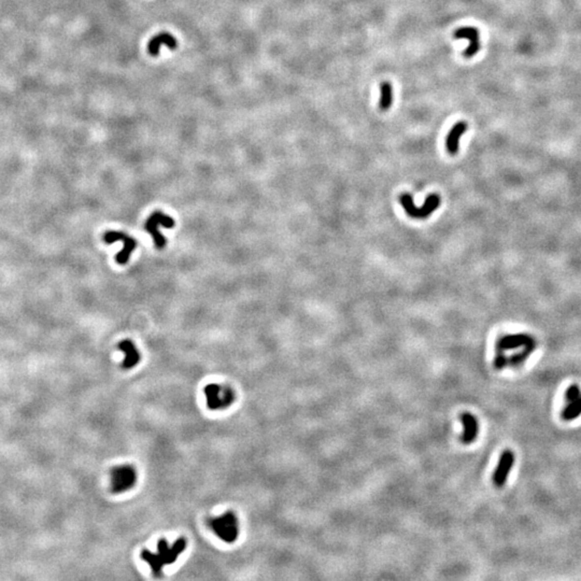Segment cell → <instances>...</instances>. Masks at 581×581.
<instances>
[{"label": "cell", "mask_w": 581, "mask_h": 581, "mask_svg": "<svg viewBox=\"0 0 581 581\" xmlns=\"http://www.w3.org/2000/svg\"><path fill=\"white\" fill-rule=\"evenodd\" d=\"M393 85L388 81H383L380 84V101L379 107L381 111H387L393 104Z\"/></svg>", "instance_id": "15"}, {"label": "cell", "mask_w": 581, "mask_h": 581, "mask_svg": "<svg viewBox=\"0 0 581 581\" xmlns=\"http://www.w3.org/2000/svg\"><path fill=\"white\" fill-rule=\"evenodd\" d=\"M398 200L400 205L405 209V212L408 214L410 218L419 220L428 218L434 211L437 210L441 202L440 197L437 194L429 195L425 199V201H424V205L421 208H418L415 205L412 196L408 193H404L400 195Z\"/></svg>", "instance_id": "2"}, {"label": "cell", "mask_w": 581, "mask_h": 581, "mask_svg": "<svg viewBox=\"0 0 581 581\" xmlns=\"http://www.w3.org/2000/svg\"><path fill=\"white\" fill-rule=\"evenodd\" d=\"M103 241L106 243H113L115 241L123 242V249L121 250L119 254L115 257V260L120 265H124L129 259V257L133 250L137 247V241L132 237L124 234L122 231H107L103 236Z\"/></svg>", "instance_id": "7"}, {"label": "cell", "mask_w": 581, "mask_h": 581, "mask_svg": "<svg viewBox=\"0 0 581 581\" xmlns=\"http://www.w3.org/2000/svg\"><path fill=\"white\" fill-rule=\"evenodd\" d=\"M165 44L166 46H168L170 50H174L177 48L178 45V41L176 39H174L173 36H171L170 33H167V32H162L158 34V36H155L148 44V51L149 53L152 55V56H158L161 52V45Z\"/></svg>", "instance_id": "13"}, {"label": "cell", "mask_w": 581, "mask_h": 581, "mask_svg": "<svg viewBox=\"0 0 581 581\" xmlns=\"http://www.w3.org/2000/svg\"><path fill=\"white\" fill-rule=\"evenodd\" d=\"M494 368L497 370H502L508 366V356L503 351H497L495 357H494Z\"/></svg>", "instance_id": "18"}, {"label": "cell", "mask_w": 581, "mask_h": 581, "mask_svg": "<svg viewBox=\"0 0 581 581\" xmlns=\"http://www.w3.org/2000/svg\"><path fill=\"white\" fill-rule=\"evenodd\" d=\"M536 344L535 339L527 334H510L501 337L496 342V351H510Z\"/></svg>", "instance_id": "9"}, {"label": "cell", "mask_w": 581, "mask_h": 581, "mask_svg": "<svg viewBox=\"0 0 581 581\" xmlns=\"http://www.w3.org/2000/svg\"><path fill=\"white\" fill-rule=\"evenodd\" d=\"M137 474L129 465H121L111 472V490L113 493H123L136 484Z\"/></svg>", "instance_id": "5"}, {"label": "cell", "mask_w": 581, "mask_h": 581, "mask_svg": "<svg viewBox=\"0 0 581 581\" xmlns=\"http://www.w3.org/2000/svg\"><path fill=\"white\" fill-rule=\"evenodd\" d=\"M460 419L462 421L464 431L461 436V441L464 445H470L477 439L479 434V422L473 414L464 412L461 415Z\"/></svg>", "instance_id": "11"}, {"label": "cell", "mask_w": 581, "mask_h": 581, "mask_svg": "<svg viewBox=\"0 0 581 581\" xmlns=\"http://www.w3.org/2000/svg\"><path fill=\"white\" fill-rule=\"evenodd\" d=\"M207 405L211 410H223L235 400V394L230 387L220 385H209L205 387Z\"/></svg>", "instance_id": "4"}, {"label": "cell", "mask_w": 581, "mask_h": 581, "mask_svg": "<svg viewBox=\"0 0 581 581\" xmlns=\"http://www.w3.org/2000/svg\"><path fill=\"white\" fill-rule=\"evenodd\" d=\"M160 226H162L165 228H172L174 226V221L172 218L166 216V214L161 211H155L145 223V230L152 236L155 247L158 249H162L166 245V239L161 234Z\"/></svg>", "instance_id": "6"}, {"label": "cell", "mask_w": 581, "mask_h": 581, "mask_svg": "<svg viewBox=\"0 0 581 581\" xmlns=\"http://www.w3.org/2000/svg\"><path fill=\"white\" fill-rule=\"evenodd\" d=\"M535 349L536 344L524 347L520 352H516L513 354V355L508 356V365L511 366V367H518V366L523 365L525 363L526 359L532 355L533 352L535 351Z\"/></svg>", "instance_id": "16"}, {"label": "cell", "mask_w": 581, "mask_h": 581, "mask_svg": "<svg viewBox=\"0 0 581 581\" xmlns=\"http://www.w3.org/2000/svg\"><path fill=\"white\" fill-rule=\"evenodd\" d=\"M515 462L516 455L514 451L506 449L502 452L501 456L498 458L495 470H494L492 475V482L494 485L497 487H503L506 484L511 469L514 468Z\"/></svg>", "instance_id": "8"}, {"label": "cell", "mask_w": 581, "mask_h": 581, "mask_svg": "<svg viewBox=\"0 0 581 581\" xmlns=\"http://www.w3.org/2000/svg\"><path fill=\"white\" fill-rule=\"evenodd\" d=\"M581 396V390L577 385H572L565 392V400L567 403H571L573 400L577 399Z\"/></svg>", "instance_id": "19"}, {"label": "cell", "mask_w": 581, "mask_h": 581, "mask_svg": "<svg viewBox=\"0 0 581 581\" xmlns=\"http://www.w3.org/2000/svg\"><path fill=\"white\" fill-rule=\"evenodd\" d=\"M454 37L456 39H466L468 41V48L465 51L464 55L466 57H473L480 50V33L477 28L475 27H461L454 32Z\"/></svg>", "instance_id": "10"}, {"label": "cell", "mask_w": 581, "mask_h": 581, "mask_svg": "<svg viewBox=\"0 0 581 581\" xmlns=\"http://www.w3.org/2000/svg\"><path fill=\"white\" fill-rule=\"evenodd\" d=\"M211 528L223 542L228 544L236 542L239 535V523L237 516L231 511H227L223 516L214 518L211 521Z\"/></svg>", "instance_id": "3"}, {"label": "cell", "mask_w": 581, "mask_h": 581, "mask_svg": "<svg viewBox=\"0 0 581 581\" xmlns=\"http://www.w3.org/2000/svg\"><path fill=\"white\" fill-rule=\"evenodd\" d=\"M467 130V123L464 121H460L453 125L450 129L448 136L446 139V148L448 153L451 155H455L458 152V147H460V139Z\"/></svg>", "instance_id": "12"}, {"label": "cell", "mask_w": 581, "mask_h": 581, "mask_svg": "<svg viewBox=\"0 0 581 581\" xmlns=\"http://www.w3.org/2000/svg\"><path fill=\"white\" fill-rule=\"evenodd\" d=\"M188 542L184 537L178 539L172 546L167 543L166 539H161L158 543V552L152 553L148 550L141 552V559L150 565L154 576L159 577L161 575L162 567L170 565L176 562L179 555L187 549Z\"/></svg>", "instance_id": "1"}, {"label": "cell", "mask_w": 581, "mask_h": 581, "mask_svg": "<svg viewBox=\"0 0 581 581\" xmlns=\"http://www.w3.org/2000/svg\"><path fill=\"white\" fill-rule=\"evenodd\" d=\"M581 416V396L573 402L568 403L564 409L561 412V418L563 421L571 422L576 420L578 417Z\"/></svg>", "instance_id": "17"}, {"label": "cell", "mask_w": 581, "mask_h": 581, "mask_svg": "<svg viewBox=\"0 0 581 581\" xmlns=\"http://www.w3.org/2000/svg\"><path fill=\"white\" fill-rule=\"evenodd\" d=\"M119 349L121 351H123L125 354V359L123 362L124 368L130 369L132 367H135V366L139 363V361H140V355H139V352L137 351L136 346L133 345V342L130 341L129 339L121 341L119 344Z\"/></svg>", "instance_id": "14"}]
</instances>
